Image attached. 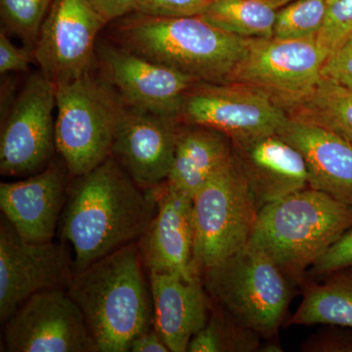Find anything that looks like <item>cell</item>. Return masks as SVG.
<instances>
[{
  "mask_svg": "<svg viewBox=\"0 0 352 352\" xmlns=\"http://www.w3.org/2000/svg\"><path fill=\"white\" fill-rule=\"evenodd\" d=\"M157 198V186L141 188L113 156L71 177L58 232L73 250L75 274L138 242L156 214Z\"/></svg>",
  "mask_w": 352,
  "mask_h": 352,
  "instance_id": "obj_1",
  "label": "cell"
},
{
  "mask_svg": "<svg viewBox=\"0 0 352 352\" xmlns=\"http://www.w3.org/2000/svg\"><path fill=\"white\" fill-rule=\"evenodd\" d=\"M108 25L109 41L196 82H228L251 41L223 31L201 16L131 12Z\"/></svg>",
  "mask_w": 352,
  "mask_h": 352,
  "instance_id": "obj_2",
  "label": "cell"
},
{
  "mask_svg": "<svg viewBox=\"0 0 352 352\" xmlns=\"http://www.w3.org/2000/svg\"><path fill=\"white\" fill-rule=\"evenodd\" d=\"M146 272L135 242L74 275L67 292L82 310L98 352H129L132 340L154 326Z\"/></svg>",
  "mask_w": 352,
  "mask_h": 352,
  "instance_id": "obj_3",
  "label": "cell"
},
{
  "mask_svg": "<svg viewBox=\"0 0 352 352\" xmlns=\"http://www.w3.org/2000/svg\"><path fill=\"white\" fill-rule=\"evenodd\" d=\"M351 226V206L307 187L261 208L247 245L300 284L305 271Z\"/></svg>",
  "mask_w": 352,
  "mask_h": 352,
  "instance_id": "obj_4",
  "label": "cell"
},
{
  "mask_svg": "<svg viewBox=\"0 0 352 352\" xmlns=\"http://www.w3.org/2000/svg\"><path fill=\"white\" fill-rule=\"evenodd\" d=\"M96 71L56 85V149L71 177L85 175L112 156L124 105Z\"/></svg>",
  "mask_w": 352,
  "mask_h": 352,
  "instance_id": "obj_5",
  "label": "cell"
},
{
  "mask_svg": "<svg viewBox=\"0 0 352 352\" xmlns=\"http://www.w3.org/2000/svg\"><path fill=\"white\" fill-rule=\"evenodd\" d=\"M212 302L265 339L279 333L294 283L263 252L250 247L203 273Z\"/></svg>",
  "mask_w": 352,
  "mask_h": 352,
  "instance_id": "obj_6",
  "label": "cell"
},
{
  "mask_svg": "<svg viewBox=\"0 0 352 352\" xmlns=\"http://www.w3.org/2000/svg\"><path fill=\"white\" fill-rule=\"evenodd\" d=\"M258 212L232 157L193 198V263L200 276L247 247Z\"/></svg>",
  "mask_w": 352,
  "mask_h": 352,
  "instance_id": "obj_7",
  "label": "cell"
},
{
  "mask_svg": "<svg viewBox=\"0 0 352 352\" xmlns=\"http://www.w3.org/2000/svg\"><path fill=\"white\" fill-rule=\"evenodd\" d=\"M56 85L41 69L25 80L0 133V173L8 177L36 175L52 161L56 149Z\"/></svg>",
  "mask_w": 352,
  "mask_h": 352,
  "instance_id": "obj_8",
  "label": "cell"
},
{
  "mask_svg": "<svg viewBox=\"0 0 352 352\" xmlns=\"http://www.w3.org/2000/svg\"><path fill=\"white\" fill-rule=\"evenodd\" d=\"M329 55L316 38H251L228 82L256 88L286 110L320 82Z\"/></svg>",
  "mask_w": 352,
  "mask_h": 352,
  "instance_id": "obj_9",
  "label": "cell"
},
{
  "mask_svg": "<svg viewBox=\"0 0 352 352\" xmlns=\"http://www.w3.org/2000/svg\"><path fill=\"white\" fill-rule=\"evenodd\" d=\"M287 118L281 106L256 88L196 82L183 97L177 120L215 129L235 140L277 133Z\"/></svg>",
  "mask_w": 352,
  "mask_h": 352,
  "instance_id": "obj_10",
  "label": "cell"
},
{
  "mask_svg": "<svg viewBox=\"0 0 352 352\" xmlns=\"http://www.w3.org/2000/svg\"><path fill=\"white\" fill-rule=\"evenodd\" d=\"M107 21L91 0H52L34 48V61L55 85L97 69V41Z\"/></svg>",
  "mask_w": 352,
  "mask_h": 352,
  "instance_id": "obj_11",
  "label": "cell"
},
{
  "mask_svg": "<svg viewBox=\"0 0 352 352\" xmlns=\"http://www.w3.org/2000/svg\"><path fill=\"white\" fill-rule=\"evenodd\" d=\"M71 247L63 241L28 242L3 214L0 219V322L2 325L30 296L68 289L73 280Z\"/></svg>",
  "mask_w": 352,
  "mask_h": 352,
  "instance_id": "obj_12",
  "label": "cell"
},
{
  "mask_svg": "<svg viewBox=\"0 0 352 352\" xmlns=\"http://www.w3.org/2000/svg\"><path fill=\"white\" fill-rule=\"evenodd\" d=\"M3 326L4 351L98 352L82 310L67 289L30 296Z\"/></svg>",
  "mask_w": 352,
  "mask_h": 352,
  "instance_id": "obj_13",
  "label": "cell"
},
{
  "mask_svg": "<svg viewBox=\"0 0 352 352\" xmlns=\"http://www.w3.org/2000/svg\"><path fill=\"white\" fill-rule=\"evenodd\" d=\"M97 68L124 105L177 119L183 97L196 80L124 50L112 41L97 44Z\"/></svg>",
  "mask_w": 352,
  "mask_h": 352,
  "instance_id": "obj_14",
  "label": "cell"
},
{
  "mask_svg": "<svg viewBox=\"0 0 352 352\" xmlns=\"http://www.w3.org/2000/svg\"><path fill=\"white\" fill-rule=\"evenodd\" d=\"M177 124L175 118L124 107L112 156L141 188H153L166 182L175 157Z\"/></svg>",
  "mask_w": 352,
  "mask_h": 352,
  "instance_id": "obj_15",
  "label": "cell"
},
{
  "mask_svg": "<svg viewBox=\"0 0 352 352\" xmlns=\"http://www.w3.org/2000/svg\"><path fill=\"white\" fill-rule=\"evenodd\" d=\"M71 176L63 160L15 182L0 184V208L28 242L53 241L67 199Z\"/></svg>",
  "mask_w": 352,
  "mask_h": 352,
  "instance_id": "obj_16",
  "label": "cell"
},
{
  "mask_svg": "<svg viewBox=\"0 0 352 352\" xmlns=\"http://www.w3.org/2000/svg\"><path fill=\"white\" fill-rule=\"evenodd\" d=\"M157 195L156 214L138 242L146 270L203 279L193 263V199L166 182L157 185Z\"/></svg>",
  "mask_w": 352,
  "mask_h": 352,
  "instance_id": "obj_17",
  "label": "cell"
},
{
  "mask_svg": "<svg viewBox=\"0 0 352 352\" xmlns=\"http://www.w3.org/2000/svg\"><path fill=\"white\" fill-rule=\"evenodd\" d=\"M231 142L234 164L251 190L259 210L307 188L305 159L277 133L235 139Z\"/></svg>",
  "mask_w": 352,
  "mask_h": 352,
  "instance_id": "obj_18",
  "label": "cell"
},
{
  "mask_svg": "<svg viewBox=\"0 0 352 352\" xmlns=\"http://www.w3.org/2000/svg\"><path fill=\"white\" fill-rule=\"evenodd\" d=\"M277 134L302 154L308 187L352 207V143L322 127L289 117Z\"/></svg>",
  "mask_w": 352,
  "mask_h": 352,
  "instance_id": "obj_19",
  "label": "cell"
},
{
  "mask_svg": "<svg viewBox=\"0 0 352 352\" xmlns=\"http://www.w3.org/2000/svg\"><path fill=\"white\" fill-rule=\"evenodd\" d=\"M154 325L170 352H187L190 340L205 327L212 302L203 279L186 281L170 273H148Z\"/></svg>",
  "mask_w": 352,
  "mask_h": 352,
  "instance_id": "obj_20",
  "label": "cell"
},
{
  "mask_svg": "<svg viewBox=\"0 0 352 352\" xmlns=\"http://www.w3.org/2000/svg\"><path fill=\"white\" fill-rule=\"evenodd\" d=\"M232 160V142L208 127L178 122L175 157L166 183L193 199L206 183Z\"/></svg>",
  "mask_w": 352,
  "mask_h": 352,
  "instance_id": "obj_21",
  "label": "cell"
},
{
  "mask_svg": "<svg viewBox=\"0 0 352 352\" xmlns=\"http://www.w3.org/2000/svg\"><path fill=\"white\" fill-rule=\"evenodd\" d=\"M303 289L302 302L288 326L332 325L352 329V267L325 275Z\"/></svg>",
  "mask_w": 352,
  "mask_h": 352,
  "instance_id": "obj_22",
  "label": "cell"
},
{
  "mask_svg": "<svg viewBox=\"0 0 352 352\" xmlns=\"http://www.w3.org/2000/svg\"><path fill=\"white\" fill-rule=\"evenodd\" d=\"M285 111L292 119L322 127L352 143V87L321 78L310 94Z\"/></svg>",
  "mask_w": 352,
  "mask_h": 352,
  "instance_id": "obj_23",
  "label": "cell"
},
{
  "mask_svg": "<svg viewBox=\"0 0 352 352\" xmlns=\"http://www.w3.org/2000/svg\"><path fill=\"white\" fill-rule=\"evenodd\" d=\"M293 0H214L201 15L243 38H271L278 10Z\"/></svg>",
  "mask_w": 352,
  "mask_h": 352,
  "instance_id": "obj_24",
  "label": "cell"
},
{
  "mask_svg": "<svg viewBox=\"0 0 352 352\" xmlns=\"http://www.w3.org/2000/svg\"><path fill=\"white\" fill-rule=\"evenodd\" d=\"M261 338L212 302L208 323L190 340L187 352H254Z\"/></svg>",
  "mask_w": 352,
  "mask_h": 352,
  "instance_id": "obj_25",
  "label": "cell"
},
{
  "mask_svg": "<svg viewBox=\"0 0 352 352\" xmlns=\"http://www.w3.org/2000/svg\"><path fill=\"white\" fill-rule=\"evenodd\" d=\"M327 0H293L278 10L273 38H316L325 22Z\"/></svg>",
  "mask_w": 352,
  "mask_h": 352,
  "instance_id": "obj_26",
  "label": "cell"
},
{
  "mask_svg": "<svg viewBox=\"0 0 352 352\" xmlns=\"http://www.w3.org/2000/svg\"><path fill=\"white\" fill-rule=\"evenodd\" d=\"M52 0H0L1 31L34 51Z\"/></svg>",
  "mask_w": 352,
  "mask_h": 352,
  "instance_id": "obj_27",
  "label": "cell"
},
{
  "mask_svg": "<svg viewBox=\"0 0 352 352\" xmlns=\"http://www.w3.org/2000/svg\"><path fill=\"white\" fill-rule=\"evenodd\" d=\"M352 34V0H327L325 22L316 41L333 52Z\"/></svg>",
  "mask_w": 352,
  "mask_h": 352,
  "instance_id": "obj_28",
  "label": "cell"
},
{
  "mask_svg": "<svg viewBox=\"0 0 352 352\" xmlns=\"http://www.w3.org/2000/svg\"><path fill=\"white\" fill-rule=\"evenodd\" d=\"M212 0H138L133 12L156 17L201 16Z\"/></svg>",
  "mask_w": 352,
  "mask_h": 352,
  "instance_id": "obj_29",
  "label": "cell"
},
{
  "mask_svg": "<svg viewBox=\"0 0 352 352\" xmlns=\"http://www.w3.org/2000/svg\"><path fill=\"white\" fill-rule=\"evenodd\" d=\"M352 267V226L312 265L314 274L325 275Z\"/></svg>",
  "mask_w": 352,
  "mask_h": 352,
  "instance_id": "obj_30",
  "label": "cell"
},
{
  "mask_svg": "<svg viewBox=\"0 0 352 352\" xmlns=\"http://www.w3.org/2000/svg\"><path fill=\"white\" fill-rule=\"evenodd\" d=\"M321 78L352 87V34L329 55L322 67Z\"/></svg>",
  "mask_w": 352,
  "mask_h": 352,
  "instance_id": "obj_31",
  "label": "cell"
},
{
  "mask_svg": "<svg viewBox=\"0 0 352 352\" xmlns=\"http://www.w3.org/2000/svg\"><path fill=\"white\" fill-rule=\"evenodd\" d=\"M34 61V51L19 48L9 38L6 32H0V74L6 75L13 72H25Z\"/></svg>",
  "mask_w": 352,
  "mask_h": 352,
  "instance_id": "obj_32",
  "label": "cell"
},
{
  "mask_svg": "<svg viewBox=\"0 0 352 352\" xmlns=\"http://www.w3.org/2000/svg\"><path fill=\"white\" fill-rule=\"evenodd\" d=\"M305 352H352V333L324 330L308 338L302 346Z\"/></svg>",
  "mask_w": 352,
  "mask_h": 352,
  "instance_id": "obj_33",
  "label": "cell"
},
{
  "mask_svg": "<svg viewBox=\"0 0 352 352\" xmlns=\"http://www.w3.org/2000/svg\"><path fill=\"white\" fill-rule=\"evenodd\" d=\"M102 17L110 24L127 14L133 12L138 0H91Z\"/></svg>",
  "mask_w": 352,
  "mask_h": 352,
  "instance_id": "obj_34",
  "label": "cell"
},
{
  "mask_svg": "<svg viewBox=\"0 0 352 352\" xmlns=\"http://www.w3.org/2000/svg\"><path fill=\"white\" fill-rule=\"evenodd\" d=\"M131 352H170L155 325L138 335L129 346Z\"/></svg>",
  "mask_w": 352,
  "mask_h": 352,
  "instance_id": "obj_35",
  "label": "cell"
},
{
  "mask_svg": "<svg viewBox=\"0 0 352 352\" xmlns=\"http://www.w3.org/2000/svg\"><path fill=\"white\" fill-rule=\"evenodd\" d=\"M212 1H214V0H212Z\"/></svg>",
  "mask_w": 352,
  "mask_h": 352,
  "instance_id": "obj_36",
  "label": "cell"
}]
</instances>
